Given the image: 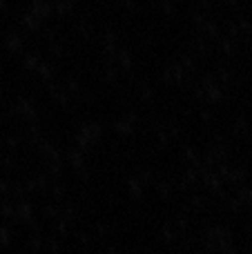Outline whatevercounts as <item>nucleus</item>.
<instances>
[]
</instances>
